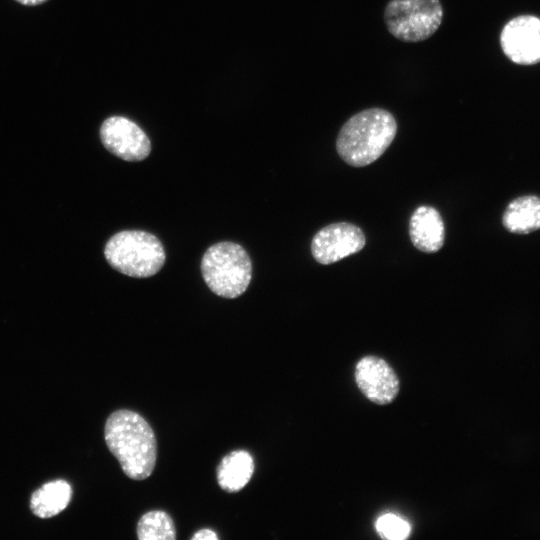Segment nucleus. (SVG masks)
<instances>
[{
	"mask_svg": "<svg viewBox=\"0 0 540 540\" xmlns=\"http://www.w3.org/2000/svg\"><path fill=\"white\" fill-rule=\"evenodd\" d=\"M100 139L109 152L125 161H142L151 152L146 133L136 123L122 116L109 117L102 123Z\"/></svg>",
	"mask_w": 540,
	"mask_h": 540,
	"instance_id": "nucleus-8",
	"label": "nucleus"
},
{
	"mask_svg": "<svg viewBox=\"0 0 540 540\" xmlns=\"http://www.w3.org/2000/svg\"><path fill=\"white\" fill-rule=\"evenodd\" d=\"M409 237L421 252L439 251L445 240V225L439 211L429 205L417 207L409 220Z\"/></svg>",
	"mask_w": 540,
	"mask_h": 540,
	"instance_id": "nucleus-10",
	"label": "nucleus"
},
{
	"mask_svg": "<svg viewBox=\"0 0 540 540\" xmlns=\"http://www.w3.org/2000/svg\"><path fill=\"white\" fill-rule=\"evenodd\" d=\"M137 535L140 540H174L176 530L172 518L166 512L153 510L140 518Z\"/></svg>",
	"mask_w": 540,
	"mask_h": 540,
	"instance_id": "nucleus-14",
	"label": "nucleus"
},
{
	"mask_svg": "<svg viewBox=\"0 0 540 540\" xmlns=\"http://www.w3.org/2000/svg\"><path fill=\"white\" fill-rule=\"evenodd\" d=\"M192 540H217V534L210 529H201L197 531L192 537Z\"/></svg>",
	"mask_w": 540,
	"mask_h": 540,
	"instance_id": "nucleus-16",
	"label": "nucleus"
},
{
	"mask_svg": "<svg viewBox=\"0 0 540 540\" xmlns=\"http://www.w3.org/2000/svg\"><path fill=\"white\" fill-rule=\"evenodd\" d=\"M443 16L440 0H389L383 13L388 32L406 43L429 39L440 28Z\"/></svg>",
	"mask_w": 540,
	"mask_h": 540,
	"instance_id": "nucleus-5",
	"label": "nucleus"
},
{
	"mask_svg": "<svg viewBox=\"0 0 540 540\" xmlns=\"http://www.w3.org/2000/svg\"><path fill=\"white\" fill-rule=\"evenodd\" d=\"M19 2L20 4L26 5V6H36L39 4H42L48 0H15Z\"/></svg>",
	"mask_w": 540,
	"mask_h": 540,
	"instance_id": "nucleus-17",
	"label": "nucleus"
},
{
	"mask_svg": "<svg viewBox=\"0 0 540 540\" xmlns=\"http://www.w3.org/2000/svg\"><path fill=\"white\" fill-rule=\"evenodd\" d=\"M366 236L357 225L337 222L321 228L312 238L311 253L316 262L330 265L361 251Z\"/></svg>",
	"mask_w": 540,
	"mask_h": 540,
	"instance_id": "nucleus-6",
	"label": "nucleus"
},
{
	"mask_svg": "<svg viewBox=\"0 0 540 540\" xmlns=\"http://www.w3.org/2000/svg\"><path fill=\"white\" fill-rule=\"evenodd\" d=\"M500 43L504 54L514 63L540 62V19L532 15L513 18L504 26Z\"/></svg>",
	"mask_w": 540,
	"mask_h": 540,
	"instance_id": "nucleus-9",
	"label": "nucleus"
},
{
	"mask_svg": "<svg viewBox=\"0 0 540 540\" xmlns=\"http://www.w3.org/2000/svg\"><path fill=\"white\" fill-rule=\"evenodd\" d=\"M398 124L394 115L381 107H371L352 115L336 138L339 157L352 167L375 162L392 144Z\"/></svg>",
	"mask_w": 540,
	"mask_h": 540,
	"instance_id": "nucleus-2",
	"label": "nucleus"
},
{
	"mask_svg": "<svg viewBox=\"0 0 540 540\" xmlns=\"http://www.w3.org/2000/svg\"><path fill=\"white\" fill-rule=\"evenodd\" d=\"M502 223L508 231L516 234L540 229V197L526 195L511 201L504 211Z\"/></svg>",
	"mask_w": 540,
	"mask_h": 540,
	"instance_id": "nucleus-11",
	"label": "nucleus"
},
{
	"mask_svg": "<svg viewBox=\"0 0 540 540\" xmlns=\"http://www.w3.org/2000/svg\"><path fill=\"white\" fill-rule=\"evenodd\" d=\"M108 449L131 479L143 480L154 470L157 442L149 423L131 410H117L105 424Z\"/></svg>",
	"mask_w": 540,
	"mask_h": 540,
	"instance_id": "nucleus-1",
	"label": "nucleus"
},
{
	"mask_svg": "<svg viewBox=\"0 0 540 540\" xmlns=\"http://www.w3.org/2000/svg\"><path fill=\"white\" fill-rule=\"evenodd\" d=\"M104 255L112 268L130 277L147 278L163 267L166 255L160 240L151 233L126 230L113 235Z\"/></svg>",
	"mask_w": 540,
	"mask_h": 540,
	"instance_id": "nucleus-3",
	"label": "nucleus"
},
{
	"mask_svg": "<svg viewBox=\"0 0 540 540\" xmlns=\"http://www.w3.org/2000/svg\"><path fill=\"white\" fill-rule=\"evenodd\" d=\"M355 382L361 393L372 403H392L400 391V380L392 366L376 355L362 357L355 366Z\"/></svg>",
	"mask_w": 540,
	"mask_h": 540,
	"instance_id": "nucleus-7",
	"label": "nucleus"
},
{
	"mask_svg": "<svg viewBox=\"0 0 540 540\" xmlns=\"http://www.w3.org/2000/svg\"><path fill=\"white\" fill-rule=\"evenodd\" d=\"M376 529L382 538L401 540L410 535V526L401 518L386 514L376 522Z\"/></svg>",
	"mask_w": 540,
	"mask_h": 540,
	"instance_id": "nucleus-15",
	"label": "nucleus"
},
{
	"mask_svg": "<svg viewBox=\"0 0 540 540\" xmlns=\"http://www.w3.org/2000/svg\"><path fill=\"white\" fill-rule=\"evenodd\" d=\"M254 472L251 454L236 450L227 454L217 468L219 486L227 492H237L246 486Z\"/></svg>",
	"mask_w": 540,
	"mask_h": 540,
	"instance_id": "nucleus-12",
	"label": "nucleus"
},
{
	"mask_svg": "<svg viewBox=\"0 0 540 540\" xmlns=\"http://www.w3.org/2000/svg\"><path fill=\"white\" fill-rule=\"evenodd\" d=\"M201 273L214 294L233 299L248 288L252 277V262L246 250L239 244L219 242L204 253Z\"/></svg>",
	"mask_w": 540,
	"mask_h": 540,
	"instance_id": "nucleus-4",
	"label": "nucleus"
},
{
	"mask_svg": "<svg viewBox=\"0 0 540 540\" xmlns=\"http://www.w3.org/2000/svg\"><path fill=\"white\" fill-rule=\"evenodd\" d=\"M72 496L70 484L64 480H55L44 484L31 496V511L40 518H50L61 513L69 504Z\"/></svg>",
	"mask_w": 540,
	"mask_h": 540,
	"instance_id": "nucleus-13",
	"label": "nucleus"
}]
</instances>
